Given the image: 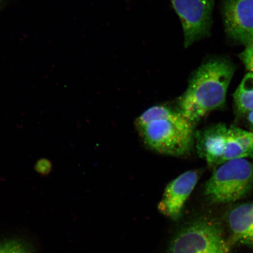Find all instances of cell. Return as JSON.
Instances as JSON below:
<instances>
[{
    "label": "cell",
    "mask_w": 253,
    "mask_h": 253,
    "mask_svg": "<svg viewBox=\"0 0 253 253\" xmlns=\"http://www.w3.org/2000/svg\"><path fill=\"white\" fill-rule=\"evenodd\" d=\"M235 73L227 60L206 62L192 76L187 89L179 97L178 111L193 124L226 103L227 90Z\"/></svg>",
    "instance_id": "obj_1"
},
{
    "label": "cell",
    "mask_w": 253,
    "mask_h": 253,
    "mask_svg": "<svg viewBox=\"0 0 253 253\" xmlns=\"http://www.w3.org/2000/svg\"><path fill=\"white\" fill-rule=\"evenodd\" d=\"M182 25L185 46L205 36L210 29L214 0H170Z\"/></svg>",
    "instance_id": "obj_6"
},
{
    "label": "cell",
    "mask_w": 253,
    "mask_h": 253,
    "mask_svg": "<svg viewBox=\"0 0 253 253\" xmlns=\"http://www.w3.org/2000/svg\"><path fill=\"white\" fill-rule=\"evenodd\" d=\"M247 122L250 128V131L253 133V110L246 115Z\"/></svg>",
    "instance_id": "obj_14"
},
{
    "label": "cell",
    "mask_w": 253,
    "mask_h": 253,
    "mask_svg": "<svg viewBox=\"0 0 253 253\" xmlns=\"http://www.w3.org/2000/svg\"><path fill=\"white\" fill-rule=\"evenodd\" d=\"M234 102L239 113L246 115L253 110V73L249 72L233 94Z\"/></svg>",
    "instance_id": "obj_10"
},
{
    "label": "cell",
    "mask_w": 253,
    "mask_h": 253,
    "mask_svg": "<svg viewBox=\"0 0 253 253\" xmlns=\"http://www.w3.org/2000/svg\"><path fill=\"white\" fill-rule=\"evenodd\" d=\"M233 241L253 245V204H243L232 209L228 214Z\"/></svg>",
    "instance_id": "obj_9"
},
{
    "label": "cell",
    "mask_w": 253,
    "mask_h": 253,
    "mask_svg": "<svg viewBox=\"0 0 253 253\" xmlns=\"http://www.w3.org/2000/svg\"><path fill=\"white\" fill-rule=\"evenodd\" d=\"M240 58L250 72L253 73V40L247 44L244 51L240 53Z\"/></svg>",
    "instance_id": "obj_12"
},
{
    "label": "cell",
    "mask_w": 253,
    "mask_h": 253,
    "mask_svg": "<svg viewBox=\"0 0 253 253\" xmlns=\"http://www.w3.org/2000/svg\"><path fill=\"white\" fill-rule=\"evenodd\" d=\"M168 253H230V245L219 225L201 218L176 234Z\"/></svg>",
    "instance_id": "obj_5"
},
{
    "label": "cell",
    "mask_w": 253,
    "mask_h": 253,
    "mask_svg": "<svg viewBox=\"0 0 253 253\" xmlns=\"http://www.w3.org/2000/svg\"><path fill=\"white\" fill-rule=\"evenodd\" d=\"M51 165L48 161L45 160H41L38 163L36 166V169L38 172L41 174H47L50 171Z\"/></svg>",
    "instance_id": "obj_13"
},
{
    "label": "cell",
    "mask_w": 253,
    "mask_h": 253,
    "mask_svg": "<svg viewBox=\"0 0 253 253\" xmlns=\"http://www.w3.org/2000/svg\"><path fill=\"white\" fill-rule=\"evenodd\" d=\"M136 128L144 143L161 154L185 156L195 145L194 124L178 110L168 107L162 115Z\"/></svg>",
    "instance_id": "obj_3"
},
{
    "label": "cell",
    "mask_w": 253,
    "mask_h": 253,
    "mask_svg": "<svg viewBox=\"0 0 253 253\" xmlns=\"http://www.w3.org/2000/svg\"><path fill=\"white\" fill-rule=\"evenodd\" d=\"M0 253H35L33 247L23 240L8 239L0 240Z\"/></svg>",
    "instance_id": "obj_11"
},
{
    "label": "cell",
    "mask_w": 253,
    "mask_h": 253,
    "mask_svg": "<svg viewBox=\"0 0 253 253\" xmlns=\"http://www.w3.org/2000/svg\"><path fill=\"white\" fill-rule=\"evenodd\" d=\"M253 187V161L239 158L217 166L205 186V194L214 203L227 204L243 198Z\"/></svg>",
    "instance_id": "obj_4"
},
{
    "label": "cell",
    "mask_w": 253,
    "mask_h": 253,
    "mask_svg": "<svg viewBox=\"0 0 253 253\" xmlns=\"http://www.w3.org/2000/svg\"><path fill=\"white\" fill-rule=\"evenodd\" d=\"M223 14L231 38L246 45L253 40V0H226Z\"/></svg>",
    "instance_id": "obj_8"
},
{
    "label": "cell",
    "mask_w": 253,
    "mask_h": 253,
    "mask_svg": "<svg viewBox=\"0 0 253 253\" xmlns=\"http://www.w3.org/2000/svg\"><path fill=\"white\" fill-rule=\"evenodd\" d=\"M199 179L196 170H189L181 174L168 183L162 199L158 205L161 214L176 220L181 217L187 199L195 189Z\"/></svg>",
    "instance_id": "obj_7"
},
{
    "label": "cell",
    "mask_w": 253,
    "mask_h": 253,
    "mask_svg": "<svg viewBox=\"0 0 253 253\" xmlns=\"http://www.w3.org/2000/svg\"><path fill=\"white\" fill-rule=\"evenodd\" d=\"M195 145L199 156L210 167L239 158H253V133L223 123L196 131Z\"/></svg>",
    "instance_id": "obj_2"
}]
</instances>
